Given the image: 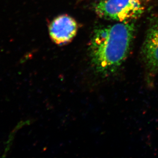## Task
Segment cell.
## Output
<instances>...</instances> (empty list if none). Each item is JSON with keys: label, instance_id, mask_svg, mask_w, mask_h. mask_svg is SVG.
<instances>
[{"label": "cell", "instance_id": "4", "mask_svg": "<svg viewBox=\"0 0 158 158\" xmlns=\"http://www.w3.org/2000/svg\"><path fill=\"white\" fill-rule=\"evenodd\" d=\"M78 25L73 18L67 15H60L49 26V35L53 42L57 45L69 43L75 36Z\"/></svg>", "mask_w": 158, "mask_h": 158}, {"label": "cell", "instance_id": "2", "mask_svg": "<svg viewBox=\"0 0 158 158\" xmlns=\"http://www.w3.org/2000/svg\"><path fill=\"white\" fill-rule=\"evenodd\" d=\"M94 9L100 18L124 22L139 18L144 8L141 0H102Z\"/></svg>", "mask_w": 158, "mask_h": 158}, {"label": "cell", "instance_id": "3", "mask_svg": "<svg viewBox=\"0 0 158 158\" xmlns=\"http://www.w3.org/2000/svg\"><path fill=\"white\" fill-rule=\"evenodd\" d=\"M141 54L148 73L156 74L158 73V15L150 19Z\"/></svg>", "mask_w": 158, "mask_h": 158}, {"label": "cell", "instance_id": "1", "mask_svg": "<svg viewBox=\"0 0 158 158\" xmlns=\"http://www.w3.org/2000/svg\"><path fill=\"white\" fill-rule=\"evenodd\" d=\"M135 26L131 21L99 27L89 44V56L96 73L102 77L114 74L128 56Z\"/></svg>", "mask_w": 158, "mask_h": 158}]
</instances>
